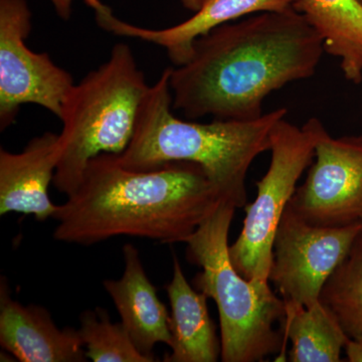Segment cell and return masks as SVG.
<instances>
[{
  "label": "cell",
  "instance_id": "cell-1",
  "mask_svg": "<svg viewBox=\"0 0 362 362\" xmlns=\"http://www.w3.org/2000/svg\"><path fill=\"white\" fill-rule=\"evenodd\" d=\"M323 52L322 37L295 7L226 23L171 68L173 108L189 119L255 120L271 93L311 78Z\"/></svg>",
  "mask_w": 362,
  "mask_h": 362
},
{
  "label": "cell",
  "instance_id": "cell-2",
  "mask_svg": "<svg viewBox=\"0 0 362 362\" xmlns=\"http://www.w3.org/2000/svg\"><path fill=\"white\" fill-rule=\"evenodd\" d=\"M223 199L204 169L187 161L133 170L118 154L90 159L77 189L59 204L52 238L93 246L116 237L183 243Z\"/></svg>",
  "mask_w": 362,
  "mask_h": 362
},
{
  "label": "cell",
  "instance_id": "cell-3",
  "mask_svg": "<svg viewBox=\"0 0 362 362\" xmlns=\"http://www.w3.org/2000/svg\"><path fill=\"white\" fill-rule=\"evenodd\" d=\"M171 68L165 69L143 100L129 146L118 154L125 168L146 170L168 162L187 161L204 169L221 199L237 209L247 206L246 180L252 161L270 150L275 124L286 108L255 120L183 121L173 115Z\"/></svg>",
  "mask_w": 362,
  "mask_h": 362
},
{
  "label": "cell",
  "instance_id": "cell-4",
  "mask_svg": "<svg viewBox=\"0 0 362 362\" xmlns=\"http://www.w3.org/2000/svg\"><path fill=\"white\" fill-rule=\"evenodd\" d=\"M235 209L221 201L183 242L188 262L202 268L194 279V288L218 306L221 361H263L275 354L286 358L284 301L272 291L270 283L243 277L230 259L228 233Z\"/></svg>",
  "mask_w": 362,
  "mask_h": 362
},
{
  "label": "cell",
  "instance_id": "cell-5",
  "mask_svg": "<svg viewBox=\"0 0 362 362\" xmlns=\"http://www.w3.org/2000/svg\"><path fill=\"white\" fill-rule=\"evenodd\" d=\"M149 88L125 44L114 45L106 63L74 84L59 117L61 156L52 182L58 192L73 194L90 159L127 149Z\"/></svg>",
  "mask_w": 362,
  "mask_h": 362
},
{
  "label": "cell",
  "instance_id": "cell-6",
  "mask_svg": "<svg viewBox=\"0 0 362 362\" xmlns=\"http://www.w3.org/2000/svg\"><path fill=\"white\" fill-rule=\"evenodd\" d=\"M325 131L319 119L310 118L298 127L285 117L272 129L270 166L256 183L258 194L254 202L245 206L242 232L228 247L233 267L247 280L270 283L279 223L296 192L298 180L313 162L317 142Z\"/></svg>",
  "mask_w": 362,
  "mask_h": 362
},
{
  "label": "cell",
  "instance_id": "cell-7",
  "mask_svg": "<svg viewBox=\"0 0 362 362\" xmlns=\"http://www.w3.org/2000/svg\"><path fill=\"white\" fill-rule=\"evenodd\" d=\"M362 233V221L343 226L309 223L288 204L274 240L269 282L285 305L313 306Z\"/></svg>",
  "mask_w": 362,
  "mask_h": 362
},
{
  "label": "cell",
  "instance_id": "cell-8",
  "mask_svg": "<svg viewBox=\"0 0 362 362\" xmlns=\"http://www.w3.org/2000/svg\"><path fill=\"white\" fill-rule=\"evenodd\" d=\"M32 13L25 0H0V130L16 122L21 105L35 104L61 117L73 87L71 74L49 54L33 52L25 40Z\"/></svg>",
  "mask_w": 362,
  "mask_h": 362
},
{
  "label": "cell",
  "instance_id": "cell-9",
  "mask_svg": "<svg viewBox=\"0 0 362 362\" xmlns=\"http://www.w3.org/2000/svg\"><path fill=\"white\" fill-rule=\"evenodd\" d=\"M305 182L290 206L309 223L343 226L362 221V136L331 137L317 142Z\"/></svg>",
  "mask_w": 362,
  "mask_h": 362
},
{
  "label": "cell",
  "instance_id": "cell-10",
  "mask_svg": "<svg viewBox=\"0 0 362 362\" xmlns=\"http://www.w3.org/2000/svg\"><path fill=\"white\" fill-rule=\"evenodd\" d=\"M298 0H204L194 16L180 25L149 30L119 20L101 1L92 7L100 28L120 37H135L164 47L175 66L187 63L195 40L230 21L268 11L294 7Z\"/></svg>",
  "mask_w": 362,
  "mask_h": 362
},
{
  "label": "cell",
  "instance_id": "cell-11",
  "mask_svg": "<svg viewBox=\"0 0 362 362\" xmlns=\"http://www.w3.org/2000/svg\"><path fill=\"white\" fill-rule=\"evenodd\" d=\"M0 345L21 362L87 361L78 329H61L44 307L14 300L4 277L0 282Z\"/></svg>",
  "mask_w": 362,
  "mask_h": 362
},
{
  "label": "cell",
  "instance_id": "cell-12",
  "mask_svg": "<svg viewBox=\"0 0 362 362\" xmlns=\"http://www.w3.org/2000/svg\"><path fill=\"white\" fill-rule=\"evenodd\" d=\"M61 146L58 134L45 132L33 138L21 153L0 149V216H33L37 221L54 218L49 187L54 182Z\"/></svg>",
  "mask_w": 362,
  "mask_h": 362
},
{
  "label": "cell",
  "instance_id": "cell-13",
  "mask_svg": "<svg viewBox=\"0 0 362 362\" xmlns=\"http://www.w3.org/2000/svg\"><path fill=\"white\" fill-rule=\"evenodd\" d=\"M123 258V275L118 280H105V290L137 349L158 361L153 354L156 345H171L170 314L145 273L139 251L132 244L124 245Z\"/></svg>",
  "mask_w": 362,
  "mask_h": 362
},
{
  "label": "cell",
  "instance_id": "cell-14",
  "mask_svg": "<svg viewBox=\"0 0 362 362\" xmlns=\"http://www.w3.org/2000/svg\"><path fill=\"white\" fill-rule=\"evenodd\" d=\"M170 304V352L165 362H216L221 342L209 316L207 297L187 282L177 257L173 256V274L166 285Z\"/></svg>",
  "mask_w": 362,
  "mask_h": 362
},
{
  "label": "cell",
  "instance_id": "cell-15",
  "mask_svg": "<svg viewBox=\"0 0 362 362\" xmlns=\"http://www.w3.org/2000/svg\"><path fill=\"white\" fill-rule=\"evenodd\" d=\"M300 11L323 40L324 49L339 59L343 76L362 82V6L357 0H298Z\"/></svg>",
  "mask_w": 362,
  "mask_h": 362
},
{
  "label": "cell",
  "instance_id": "cell-16",
  "mask_svg": "<svg viewBox=\"0 0 362 362\" xmlns=\"http://www.w3.org/2000/svg\"><path fill=\"white\" fill-rule=\"evenodd\" d=\"M283 330L292 343V362H339L349 337L332 313L319 301L313 306L285 305Z\"/></svg>",
  "mask_w": 362,
  "mask_h": 362
},
{
  "label": "cell",
  "instance_id": "cell-17",
  "mask_svg": "<svg viewBox=\"0 0 362 362\" xmlns=\"http://www.w3.org/2000/svg\"><path fill=\"white\" fill-rule=\"evenodd\" d=\"M320 301L334 314L350 339L362 341V233L324 285Z\"/></svg>",
  "mask_w": 362,
  "mask_h": 362
},
{
  "label": "cell",
  "instance_id": "cell-18",
  "mask_svg": "<svg viewBox=\"0 0 362 362\" xmlns=\"http://www.w3.org/2000/svg\"><path fill=\"white\" fill-rule=\"evenodd\" d=\"M88 358L94 362H153L141 354L122 323L112 322L108 311L97 307L80 315L78 328Z\"/></svg>",
  "mask_w": 362,
  "mask_h": 362
},
{
  "label": "cell",
  "instance_id": "cell-19",
  "mask_svg": "<svg viewBox=\"0 0 362 362\" xmlns=\"http://www.w3.org/2000/svg\"><path fill=\"white\" fill-rule=\"evenodd\" d=\"M347 358L350 362H362V341L350 339L344 347Z\"/></svg>",
  "mask_w": 362,
  "mask_h": 362
},
{
  "label": "cell",
  "instance_id": "cell-20",
  "mask_svg": "<svg viewBox=\"0 0 362 362\" xmlns=\"http://www.w3.org/2000/svg\"><path fill=\"white\" fill-rule=\"evenodd\" d=\"M51 1L52 4H54L57 13H58V16L62 20H70L73 0H51Z\"/></svg>",
  "mask_w": 362,
  "mask_h": 362
},
{
  "label": "cell",
  "instance_id": "cell-21",
  "mask_svg": "<svg viewBox=\"0 0 362 362\" xmlns=\"http://www.w3.org/2000/svg\"><path fill=\"white\" fill-rule=\"evenodd\" d=\"M204 0H181V4L187 9L192 11H199V7L204 4Z\"/></svg>",
  "mask_w": 362,
  "mask_h": 362
},
{
  "label": "cell",
  "instance_id": "cell-22",
  "mask_svg": "<svg viewBox=\"0 0 362 362\" xmlns=\"http://www.w3.org/2000/svg\"><path fill=\"white\" fill-rule=\"evenodd\" d=\"M97 1H99V0H85L86 4L89 6H92L93 4H96Z\"/></svg>",
  "mask_w": 362,
  "mask_h": 362
},
{
  "label": "cell",
  "instance_id": "cell-23",
  "mask_svg": "<svg viewBox=\"0 0 362 362\" xmlns=\"http://www.w3.org/2000/svg\"><path fill=\"white\" fill-rule=\"evenodd\" d=\"M357 1H358V2H359V4H361V6H362V0H357Z\"/></svg>",
  "mask_w": 362,
  "mask_h": 362
}]
</instances>
